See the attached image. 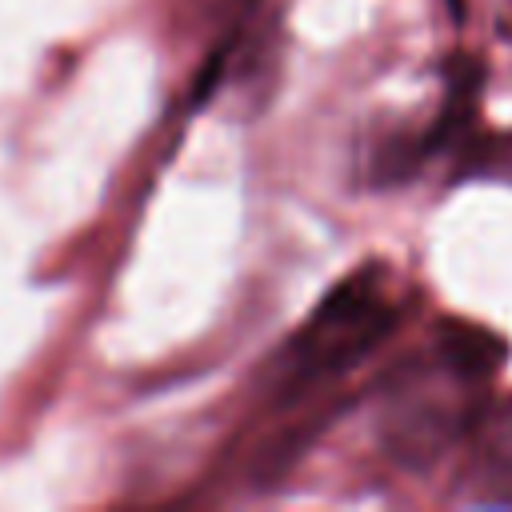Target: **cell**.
<instances>
[{"mask_svg":"<svg viewBox=\"0 0 512 512\" xmlns=\"http://www.w3.org/2000/svg\"><path fill=\"white\" fill-rule=\"evenodd\" d=\"M404 304L396 300L392 272L368 260L340 276L308 320L288 336L276 356V400H296L316 384H328L364 364L400 324Z\"/></svg>","mask_w":512,"mask_h":512,"instance_id":"1","label":"cell"},{"mask_svg":"<svg viewBox=\"0 0 512 512\" xmlns=\"http://www.w3.org/2000/svg\"><path fill=\"white\" fill-rule=\"evenodd\" d=\"M380 384V440L396 460L420 468L468 432L480 412L476 392L488 380L464 372L436 344H428L424 356L400 364Z\"/></svg>","mask_w":512,"mask_h":512,"instance_id":"2","label":"cell"},{"mask_svg":"<svg viewBox=\"0 0 512 512\" xmlns=\"http://www.w3.org/2000/svg\"><path fill=\"white\" fill-rule=\"evenodd\" d=\"M468 432H472V460H468L472 500L512 504V400L480 408Z\"/></svg>","mask_w":512,"mask_h":512,"instance_id":"3","label":"cell"},{"mask_svg":"<svg viewBox=\"0 0 512 512\" xmlns=\"http://www.w3.org/2000/svg\"><path fill=\"white\" fill-rule=\"evenodd\" d=\"M444 4H448V8H452V16H456V20H460V16H464V0H444Z\"/></svg>","mask_w":512,"mask_h":512,"instance_id":"4","label":"cell"}]
</instances>
